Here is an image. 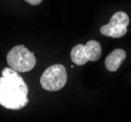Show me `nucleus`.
<instances>
[{
	"instance_id": "obj_4",
	"label": "nucleus",
	"mask_w": 131,
	"mask_h": 122,
	"mask_svg": "<svg viewBox=\"0 0 131 122\" xmlns=\"http://www.w3.org/2000/svg\"><path fill=\"white\" fill-rule=\"evenodd\" d=\"M102 56L101 44L96 40H89L85 45L77 44L71 51V59L77 66H83L88 61L97 62Z\"/></svg>"
},
{
	"instance_id": "obj_3",
	"label": "nucleus",
	"mask_w": 131,
	"mask_h": 122,
	"mask_svg": "<svg viewBox=\"0 0 131 122\" xmlns=\"http://www.w3.org/2000/svg\"><path fill=\"white\" fill-rule=\"evenodd\" d=\"M68 74L66 67L63 65L57 64L47 67L40 77L41 87L50 92L59 91L67 83Z\"/></svg>"
},
{
	"instance_id": "obj_2",
	"label": "nucleus",
	"mask_w": 131,
	"mask_h": 122,
	"mask_svg": "<svg viewBox=\"0 0 131 122\" xmlns=\"http://www.w3.org/2000/svg\"><path fill=\"white\" fill-rule=\"evenodd\" d=\"M8 66L18 72L30 71L36 65V59L32 52L24 45H17L7 54Z\"/></svg>"
},
{
	"instance_id": "obj_6",
	"label": "nucleus",
	"mask_w": 131,
	"mask_h": 122,
	"mask_svg": "<svg viewBox=\"0 0 131 122\" xmlns=\"http://www.w3.org/2000/svg\"><path fill=\"white\" fill-rule=\"evenodd\" d=\"M126 59V53L122 49H115L107 56L105 60V66L109 71H116L118 67Z\"/></svg>"
},
{
	"instance_id": "obj_7",
	"label": "nucleus",
	"mask_w": 131,
	"mask_h": 122,
	"mask_svg": "<svg viewBox=\"0 0 131 122\" xmlns=\"http://www.w3.org/2000/svg\"><path fill=\"white\" fill-rule=\"evenodd\" d=\"M27 3H28V4H30V5H38V4H40L43 0H25Z\"/></svg>"
},
{
	"instance_id": "obj_5",
	"label": "nucleus",
	"mask_w": 131,
	"mask_h": 122,
	"mask_svg": "<svg viewBox=\"0 0 131 122\" xmlns=\"http://www.w3.org/2000/svg\"><path fill=\"white\" fill-rule=\"evenodd\" d=\"M128 25H129L128 15L125 12L118 11L112 16L109 23L101 27L100 32L108 37L120 38L126 34Z\"/></svg>"
},
{
	"instance_id": "obj_1",
	"label": "nucleus",
	"mask_w": 131,
	"mask_h": 122,
	"mask_svg": "<svg viewBox=\"0 0 131 122\" xmlns=\"http://www.w3.org/2000/svg\"><path fill=\"white\" fill-rule=\"evenodd\" d=\"M0 77V105L7 109L19 111L28 103V88L19 72L11 67L2 69Z\"/></svg>"
}]
</instances>
